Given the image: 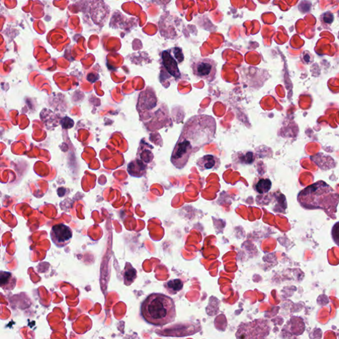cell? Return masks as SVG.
<instances>
[{
    "instance_id": "10",
    "label": "cell",
    "mask_w": 339,
    "mask_h": 339,
    "mask_svg": "<svg viewBox=\"0 0 339 339\" xmlns=\"http://www.w3.org/2000/svg\"><path fill=\"white\" fill-rule=\"evenodd\" d=\"M183 287V283L179 279L170 280L167 283V288L170 291H174V293L180 291Z\"/></svg>"
},
{
    "instance_id": "5",
    "label": "cell",
    "mask_w": 339,
    "mask_h": 339,
    "mask_svg": "<svg viewBox=\"0 0 339 339\" xmlns=\"http://www.w3.org/2000/svg\"><path fill=\"white\" fill-rule=\"evenodd\" d=\"M51 237L55 245L62 247L71 241L73 237V231L66 224H55L51 229Z\"/></svg>"
},
{
    "instance_id": "6",
    "label": "cell",
    "mask_w": 339,
    "mask_h": 339,
    "mask_svg": "<svg viewBox=\"0 0 339 339\" xmlns=\"http://www.w3.org/2000/svg\"><path fill=\"white\" fill-rule=\"evenodd\" d=\"M197 166L201 171L204 170L215 169L219 167L220 165V160L217 156L208 154L199 159L197 163Z\"/></svg>"
},
{
    "instance_id": "9",
    "label": "cell",
    "mask_w": 339,
    "mask_h": 339,
    "mask_svg": "<svg viewBox=\"0 0 339 339\" xmlns=\"http://www.w3.org/2000/svg\"><path fill=\"white\" fill-rule=\"evenodd\" d=\"M0 281H1V286L3 288H4V286H6L5 289H8V287L11 286L12 282L15 283L14 278L13 277L12 274L7 273V272H2Z\"/></svg>"
},
{
    "instance_id": "2",
    "label": "cell",
    "mask_w": 339,
    "mask_h": 339,
    "mask_svg": "<svg viewBox=\"0 0 339 339\" xmlns=\"http://www.w3.org/2000/svg\"><path fill=\"white\" fill-rule=\"evenodd\" d=\"M298 201L306 210H322L327 215L336 218L339 203V194L322 180L305 188L298 194Z\"/></svg>"
},
{
    "instance_id": "3",
    "label": "cell",
    "mask_w": 339,
    "mask_h": 339,
    "mask_svg": "<svg viewBox=\"0 0 339 339\" xmlns=\"http://www.w3.org/2000/svg\"><path fill=\"white\" fill-rule=\"evenodd\" d=\"M141 311L144 320L156 326L169 324L176 317L174 301L163 293L150 294L144 300Z\"/></svg>"
},
{
    "instance_id": "4",
    "label": "cell",
    "mask_w": 339,
    "mask_h": 339,
    "mask_svg": "<svg viewBox=\"0 0 339 339\" xmlns=\"http://www.w3.org/2000/svg\"><path fill=\"white\" fill-rule=\"evenodd\" d=\"M193 73L197 78L213 82L217 73V64L211 58H199L192 64Z\"/></svg>"
},
{
    "instance_id": "1",
    "label": "cell",
    "mask_w": 339,
    "mask_h": 339,
    "mask_svg": "<svg viewBox=\"0 0 339 339\" xmlns=\"http://www.w3.org/2000/svg\"><path fill=\"white\" fill-rule=\"evenodd\" d=\"M215 131L216 122L212 116H196L186 121L172 152L173 165L183 168L194 152L213 140Z\"/></svg>"
},
{
    "instance_id": "12",
    "label": "cell",
    "mask_w": 339,
    "mask_h": 339,
    "mask_svg": "<svg viewBox=\"0 0 339 339\" xmlns=\"http://www.w3.org/2000/svg\"><path fill=\"white\" fill-rule=\"evenodd\" d=\"M331 236L334 243L339 247V221L334 224L332 228Z\"/></svg>"
},
{
    "instance_id": "11",
    "label": "cell",
    "mask_w": 339,
    "mask_h": 339,
    "mask_svg": "<svg viewBox=\"0 0 339 339\" xmlns=\"http://www.w3.org/2000/svg\"><path fill=\"white\" fill-rule=\"evenodd\" d=\"M137 277V272L135 269L131 268L125 270L124 274L125 284L129 286L132 282H134V279Z\"/></svg>"
},
{
    "instance_id": "13",
    "label": "cell",
    "mask_w": 339,
    "mask_h": 339,
    "mask_svg": "<svg viewBox=\"0 0 339 339\" xmlns=\"http://www.w3.org/2000/svg\"><path fill=\"white\" fill-rule=\"evenodd\" d=\"M62 125L64 129H69L73 127L74 122L73 121L69 118H64L62 121Z\"/></svg>"
},
{
    "instance_id": "8",
    "label": "cell",
    "mask_w": 339,
    "mask_h": 339,
    "mask_svg": "<svg viewBox=\"0 0 339 339\" xmlns=\"http://www.w3.org/2000/svg\"><path fill=\"white\" fill-rule=\"evenodd\" d=\"M272 183L269 179H261L256 185V190L260 194H266L271 189Z\"/></svg>"
},
{
    "instance_id": "7",
    "label": "cell",
    "mask_w": 339,
    "mask_h": 339,
    "mask_svg": "<svg viewBox=\"0 0 339 339\" xmlns=\"http://www.w3.org/2000/svg\"><path fill=\"white\" fill-rule=\"evenodd\" d=\"M163 64L165 65L166 69H167L170 75L175 78H179L180 73L179 72L178 65H177L174 58L170 55V54L167 51H164L163 53Z\"/></svg>"
}]
</instances>
